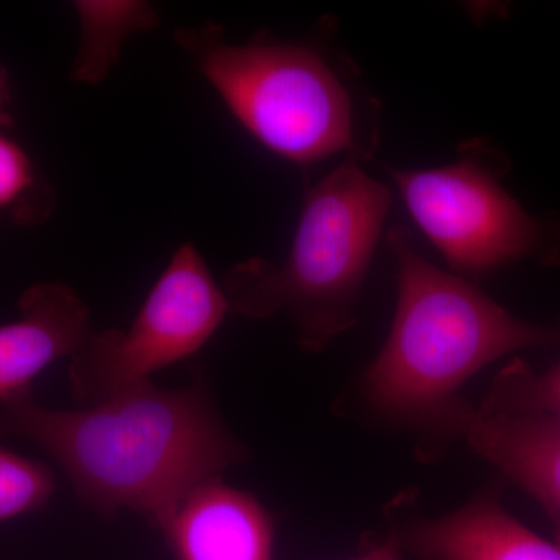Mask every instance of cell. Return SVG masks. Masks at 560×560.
<instances>
[{
    "instance_id": "8fae6325",
    "label": "cell",
    "mask_w": 560,
    "mask_h": 560,
    "mask_svg": "<svg viewBox=\"0 0 560 560\" xmlns=\"http://www.w3.org/2000/svg\"><path fill=\"white\" fill-rule=\"evenodd\" d=\"M73 9L80 22V43L72 77L90 86L108 79L128 36L160 24L156 10L143 0H77Z\"/></svg>"
},
{
    "instance_id": "277c9868",
    "label": "cell",
    "mask_w": 560,
    "mask_h": 560,
    "mask_svg": "<svg viewBox=\"0 0 560 560\" xmlns=\"http://www.w3.org/2000/svg\"><path fill=\"white\" fill-rule=\"evenodd\" d=\"M393 202L389 187L345 158L304 195L283 264L254 257L223 280L231 311L250 319L285 312L307 352H320L357 323L361 287Z\"/></svg>"
},
{
    "instance_id": "9a60e30c",
    "label": "cell",
    "mask_w": 560,
    "mask_h": 560,
    "mask_svg": "<svg viewBox=\"0 0 560 560\" xmlns=\"http://www.w3.org/2000/svg\"><path fill=\"white\" fill-rule=\"evenodd\" d=\"M400 537H390L389 540L383 541L382 545L372 548L366 555L352 560H400Z\"/></svg>"
},
{
    "instance_id": "5bb4252c",
    "label": "cell",
    "mask_w": 560,
    "mask_h": 560,
    "mask_svg": "<svg viewBox=\"0 0 560 560\" xmlns=\"http://www.w3.org/2000/svg\"><path fill=\"white\" fill-rule=\"evenodd\" d=\"M35 183L31 158L16 142L0 132V210L21 202Z\"/></svg>"
},
{
    "instance_id": "5b68a950",
    "label": "cell",
    "mask_w": 560,
    "mask_h": 560,
    "mask_svg": "<svg viewBox=\"0 0 560 560\" xmlns=\"http://www.w3.org/2000/svg\"><path fill=\"white\" fill-rule=\"evenodd\" d=\"M506 154L486 139L460 143L451 164L388 167L401 198L456 276H485L525 260L560 265V220L533 215L504 189Z\"/></svg>"
},
{
    "instance_id": "8992f818",
    "label": "cell",
    "mask_w": 560,
    "mask_h": 560,
    "mask_svg": "<svg viewBox=\"0 0 560 560\" xmlns=\"http://www.w3.org/2000/svg\"><path fill=\"white\" fill-rule=\"evenodd\" d=\"M201 254L184 243L128 329L91 331L70 357L69 382L80 407L151 382L154 372L195 355L230 312Z\"/></svg>"
},
{
    "instance_id": "52a82bcc",
    "label": "cell",
    "mask_w": 560,
    "mask_h": 560,
    "mask_svg": "<svg viewBox=\"0 0 560 560\" xmlns=\"http://www.w3.org/2000/svg\"><path fill=\"white\" fill-rule=\"evenodd\" d=\"M455 433L540 504L560 547V419L467 405Z\"/></svg>"
},
{
    "instance_id": "30bf717a",
    "label": "cell",
    "mask_w": 560,
    "mask_h": 560,
    "mask_svg": "<svg viewBox=\"0 0 560 560\" xmlns=\"http://www.w3.org/2000/svg\"><path fill=\"white\" fill-rule=\"evenodd\" d=\"M399 537L418 560H560L559 545L512 517L495 489L445 517L415 523Z\"/></svg>"
},
{
    "instance_id": "7a4b0ae2",
    "label": "cell",
    "mask_w": 560,
    "mask_h": 560,
    "mask_svg": "<svg viewBox=\"0 0 560 560\" xmlns=\"http://www.w3.org/2000/svg\"><path fill=\"white\" fill-rule=\"evenodd\" d=\"M335 20L301 43L256 36L230 44L220 25L180 28L175 39L260 143L294 164L345 154L370 161L381 143L382 103L355 62L331 46Z\"/></svg>"
},
{
    "instance_id": "7c38bea8",
    "label": "cell",
    "mask_w": 560,
    "mask_h": 560,
    "mask_svg": "<svg viewBox=\"0 0 560 560\" xmlns=\"http://www.w3.org/2000/svg\"><path fill=\"white\" fill-rule=\"evenodd\" d=\"M481 407L560 419V363L537 374L525 361H511L497 375Z\"/></svg>"
},
{
    "instance_id": "6da1fadb",
    "label": "cell",
    "mask_w": 560,
    "mask_h": 560,
    "mask_svg": "<svg viewBox=\"0 0 560 560\" xmlns=\"http://www.w3.org/2000/svg\"><path fill=\"white\" fill-rule=\"evenodd\" d=\"M0 431L49 453L92 510L139 512L160 528L190 490L248 455L202 377L172 390L142 383L79 410L27 393L0 405Z\"/></svg>"
},
{
    "instance_id": "9c48e42d",
    "label": "cell",
    "mask_w": 560,
    "mask_h": 560,
    "mask_svg": "<svg viewBox=\"0 0 560 560\" xmlns=\"http://www.w3.org/2000/svg\"><path fill=\"white\" fill-rule=\"evenodd\" d=\"M161 529L178 560H272L271 515L221 478L190 490Z\"/></svg>"
},
{
    "instance_id": "3957f363",
    "label": "cell",
    "mask_w": 560,
    "mask_h": 560,
    "mask_svg": "<svg viewBox=\"0 0 560 560\" xmlns=\"http://www.w3.org/2000/svg\"><path fill=\"white\" fill-rule=\"evenodd\" d=\"M386 242L399 298L388 340L364 374V394L389 418L455 433L469 405L460 386L508 353L560 346V318L534 324L511 315L474 283L423 259L407 228H390Z\"/></svg>"
},
{
    "instance_id": "ba28073f",
    "label": "cell",
    "mask_w": 560,
    "mask_h": 560,
    "mask_svg": "<svg viewBox=\"0 0 560 560\" xmlns=\"http://www.w3.org/2000/svg\"><path fill=\"white\" fill-rule=\"evenodd\" d=\"M91 331L90 307L70 287L43 282L24 291L20 319L0 326V405L32 393L40 372L70 359Z\"/></svg>"
},
{
    "instance_id": "2e32d148",
    "label": "cell",
    "mask_w": 560,
    "mask_h": 560,
    "mask_svg": "<svg viewBox=\"0 0 560 560\" xmlns=\"http://www.w3.org/2000/svg\"><path fill=\"white\" fill-rule=\"evenodd\" d=\"M7 106H9V90H7L5 75H3L2 70H0V125L10 124Z\"/></svg>"
},
{
    "instance_id": "4fadbf2b",
    "label": "cell",
    "mask_w": 560,
    "mask_h": 560,
    "mask_svg": "<svg viewBox=\"0 0 560 560\" xmlns=\"http://www.w3.org/2000/svg\"><path fill=\"white\" fill-rule=\"evenodd\" d=\"M54 471L0 445V523L38 512L54 497Z\"/></svg>"
}]
</instances>
